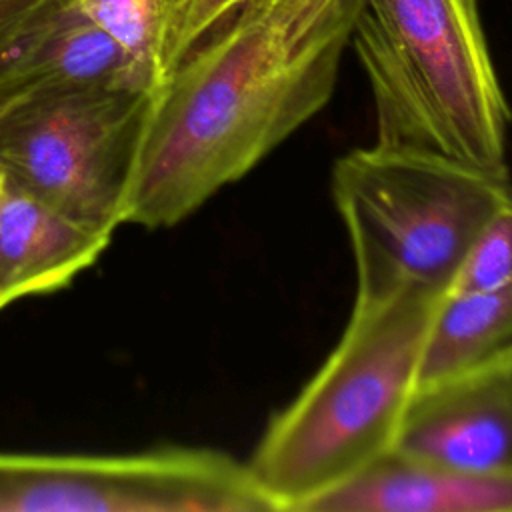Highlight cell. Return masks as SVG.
I'll return each instance as SVG.
<instances>
[{
  "label": "cell",
  "instance_id": "obj_1",
  "mask_svg": "<svg viewBox=\"0 0 512 512\" xmlns=\"http://www.w3.org/2000/svg\"><path fill=\"white\" fill-rule=\"evenodd\" d=\"M362 0H248L154 90L122 224L168 228L332 98Z\"/></svg>",
  "mask_w": 512,
  "mask_h": 512
},
{
  "label": "cell",
  "instance_id": "obj_2",
  "mask_svg": "<svg viewBox=\"0 0 512 512\" xmlns=\"http://www.w3.org/2000/svg\"><path fill=\"white\" fill-rule=\"evenodd\" d=\"M440 298L402 292L352 306L338 344L248 460L280 512H302L394 448Z\"/></svg>",
  "mask_w": 512,
  "mask_h": 512
},
{
  "label": "cell",
  "instance_id": "obj_3",
  "mask_svg": "<svg viewBox=\"0 0 512 512\" xmlns=\"http://www.w3.org/2000/svg\"><path fill=\"white\" fill-rule=\"evenodd\" d=\"M350 46L368 78L376 142L508 172L510 108L478 0H362Z\"/></svg>",
  "mask_w": 512,
  "mask_h": 512
},
{
  "label": "cell",
  "instance_id": "obj_4",
  "mask_svg": "<svg viewBox=\"0 0 512 512\" xmlns=\"http://www.w3.org/2000/svg\"><path fill=\"white\" fill-rule=\"evenodd\" d=\"M330 192L350 238L354 304H372L444 296L482 226L512 200V182L434 150L374 142L334 162Z\"/></svg>",
  "mask_w": 512,
  "mask_h": 512
},
{
  "label": "cell",
  "instance_id": "obj_5",
  "mask_svg": "<svg viewBox=\"0 0 512 512\" xmlns=\"http://www.w3.org/2000/svg\"><path fill=\"white\" fill-rule=\"evenodd\" d=\"M154 92L44 90L0 110V170L72 218L114 232Z\"/></svg>",
  "mask_w": 512,
  "mask_h": 512
},
{
  "label": "cell",
  "instance_id": "obj_6",
  "mask_svg": "<svg viewBox=\"0 0 512 512\" xmlns=\"http://www.w3.org/2000/svg\"><path fill=\"white\" fill-rule=\"evenodd\" d=\"M0 512H280L248 462L208 448L0 454Z\"/></svg>",
  "mask_w": 512,
  "mask_h": 512
},
{
  "label": "cell",
  "instance_id": "obj_7",
  "mask_svg": "<svg viewBox=\"0 0 512 512\" xmlns=\"http://www.w3.org/2000/svg\"><path fill=\"white\" fill-rule=\"evenodd\" d=\"M394 450L462 470L512 474V344L464 372L418 384Z\"/></svg>",
  "mask_w": 512,
  "mask_h": 512
},
{
  "label": "cell",
  "instance_id": "obj_8",
  "mask_svg": "<svg viewBox=\"0 0 512 512\" xmlns=\"http://www.w3.org/2000/svg\"><path fill=\"white\" fill-rule=\"evenodd\" d=\"M0 170V304L58 290L112 242Z\"/></svg>",
  "mask_w": 512,
  "mask_h": 512
},
{
  "label": "cell",
  "instance_id": "obj_9",
  "mask_svg": "<svg viewBox=\"0 0 512 512\" xmlns=\"http://www.w3.org/2000/svg\"><path fill=\"white\" fill-rule=\"evenodd\" d=\"M504 512L512 474L474 472L388 450L302 512Z\"/></svg>",
  "mask_w": 512,
  "mask_h": 512
},
{
  "label": "cell",
  "instance_id": "obj_10",
  "mask_svg": "<svg viewBox=\"0 0 512 512\" xmlns=\"http://www.w3.org/2000/svg\"><path fill=\"white\" fill-rule=\"evenodd\" d=\"M156 88L74 0H60L26 36L6 76L8 104L44 90Z\"/></svg>",
  "mask_w": 512,
  "mask_h": 512
},
{
  "label": "cell",
  "instance_id": "obj_11",
  "mask_svg": "<svg viewBox=\"0 0 512 512\" xmlns=\"http://www.w3.org/2000/svg\"><path fill=\"white\" fill-rule=\"evenodd\" d=\"M512 344V290L446 292L430 318L418 384L486 362Z\"/></svg>",
  "mask_w": 512,
  "mask_h": 512
},
{
  "label": "cell",
  "instance_id": "obj_12",
  "mask_svg": "<svg viewBox=\"0 0 512 512\" xmlns=\"http://www.w3.org/2000/svg\"><path fill=\"white\" fill-rule=\"evenodd\" d=\"M158 88L164 74V42L178 0H74Z\"/></svg>",
  "mask_w": 512,
  "mask_h": 512
},
{
  "label": "cell",
  "instance_id": "obj_13",
  "mask_svg": "<svg viewBox=\"0 0 512 512\" xmlns=\"http://www.w3.org/2000/svg\"><path fill=\"white\" fill-rule=\"evenodd\" d=\"M450 290H512V200L504 202L482 226Z\"/></svg>",
  "mask_w": 512,
  "mask_h": 512
},
{
  "label": "cell",
  "instance_id": "obj_14",
  "mask_svg": "<svg viewBox=\"0 0 512 512\" xmlns=\"http://www.w3.org/2000/svg\"><path fill=\"white\" fill-rule=\"evenodd\" d=\"M246 2L248 0H178L164 42V74L168 76L206 36L220 28Z\"/></svg>",
  "mask_w": 512,
  "mask_h": 512
},
{
  "label": "cell",
  "instance_id": "obj_15",
  "mask_svg": "<svg viewBox=\"0 0 512 512\" xmlns=\"http://www.w3.org/2000/svg\"><path fill=\"white\" fill-rule=\"evenodd\" d=\"M60 0H0V110L6 108V76L26 36Z\"/></svg>",
  "mask_w": 512,
  "mask_h": 512
},
{
  "label": "cell",
  "instance_id": "obj_16",
  "mask_svg": "<svg viewBox=\"0 0 512 512\" xmlns=\"http://www.w3.org/2000/svg\"><path fill=\"white\" fill-rule=\"evenodd\" d=\"M0 308H2V304H0Z\"/></svg>",
  "mask_w": 512,
  "mask_h": 512
}]
</instances>
